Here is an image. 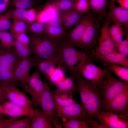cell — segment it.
Segmentation results:
<instances>
[{
  "mask_svg": "<svg viewBox=\"0 0 128 128\" xmlns=\"http://www.w3.org/2000/svg\"><path fill=\"white\" fill-rule=\"evenodd\" d=\"M70 75L74 80L76 91L79 94L80 103L86 113L90 117L98 122L97 113L101 111L103 106V98L100 90L96 85L82 78L78 72Z\"/></svg>",
  "mask_w": 128,
  "mask_h": 128,
  "instance_id": "6da1fadb",
  "label": "cell"
},
{
  "mask_svg": "<svg viewBox=\"0 0 128 128\" xmlns=\"http://www.w3.org/2000/svg\"><path fill=\"white\" fill-rule=\"evenodd\" d=\"M55 59L58 65L70 74L77 72L88 60H93L90 54L80 51L75 47L62 41L58 43V50Z\"/></svg>",
  "mask_w": 128,
  "mask_h": 128,
  "instance_id": "7a4b0ae2",
  "label": "cell"
},
{
  "mask_svg": "<svg viewBox=\"0 0 128 128\" xmlns=\"http://www.w3.org/2000/svg\"><path fill=\"white\" fill-rule=\"evenodd\" d=\"M30 38L29 46L34 55V58L47 60L55 59L58 43L43 35H33Z\"/></svg>",
  "mask_w": 128,
  "mask_h": 128,
  "instance_id": "3957f363",
  "label": "cell"
},
{
  "mask_svg": "<svg viewBox=\"0 0 128 128\" xmlns=\"http://www.w3.org/2000/svg\"><path fill=\"white\" fill-rule=\"evenodd\" d=\"M107 69V73L98 87L103 98L102 110L115 96L128 88V82L121 81L116 78L112 74V72Z\"/></svg>",
  "mask_w": 128,
  "mask_h": 128,
  "instance_id": "277c9868",
  "label": "cell"
},
{
  "mask_svg": "<svg viewBox=\"0 0 128 128\" xmlns=\"http://www.w3.org/2000/svg\"><path fill=\"white\" fill-rule=\"evenodd\" d=\"M57 117L63 119H79L87 122L92 128H100V124L96 120L90 117L82 106L76 101L69 106L62 107L56 103Z\"/></svg>",
  "mask_w": 128,
  "mask_h": 128,
  "instance_id": "5b68a950",
  "label": "cell"
},
{
  "mask_svg": "<svg viewBox=\"0 0 128 128\" xmlns=\"http://www.w3.org/2000/svg\"><path fill=\"white\" fill-rule=\"evenodd\" d=\"M44 88L40 103L42 113L50 120L55 128H62L57 117L56 103L49 85L46 80L44 81Z\"/></svg>",
  "mask_w": 128,
  "mask_h": 128,
  "instance_id": "8992f818",
  "label": "cell"
},
{
  "mask_svg": "<svg viewBox=\"0 0 128 128\" xmlns=\"http://www.w3.org/2000/svg\"><path fill=\"white\" fill-rule=\"evenodd\" d=\"M110 22L108 19L101 29L98 45L90 54L93 60L96 58L107 55L116 50L114 44L109 32Z\"/></svg>",
  "mask_w": 128,
  "mask_h": 128,
  "instance_id": "52a82bcc",
  "label": "cell"
},
{
  "mask_svg": "<svg viewBox=\"0 0 128 128\" xmlns=\"http://www.w3.org/2000/svg\"><path fill=\"white\" fill-rule=\"evenodd\" d=\"M92 59L85 62L77 71L84 78L90 81L97 87L101 84L108 69H103L93 63Z\"/></svg>",
  "mask_w": 128,
  "mask_h": 128,
  "instance_id": "ba28073f",
  "label": "cell"
},
{
  "mask_svg": "<svg viewBox=\"0 0 128 128\" xmlns=\"http://www.w3.org/2000/svg\"><path fill=\"white\" fill-rule=\"evenodd\" d=\"M98 28L97 24L90 17L78 47L88 54L95 48L96 49L98 36Z\"/></svg>",
  "mask_w": 128,
  "mask_h": 128,
  "instance_id": "9c48e42d",
  "label": "cell"
},
{
  "mask_svg": "<svg viewBox=\"0 0 128 128\" xmlns=\"http://www.w3.org/2000/svg\"><path fill=\"white\" fill-rule=\"evenodd\" d=\"M27 84L28 90V93L31 96L33 106L35 107L40 106V98L44 90V84L40 72L38 70L29 75Z\"/></svg>",
  "mask_w": 128,
  "mask_h": 128,
  "instance_id": "30bf717a",
  "label": "cell"
},
{
  "mask_svg": "<svg viewBox=\"0 0 128 128\" xmlns=\"http://www.w3.org/2000/svg\"><path fill=\"white\" fill-rule=\"evenodd\" d=\"M96 117L103 128H128V117L103 111L98 112Z\"/></svg>",
  "mask_w": 128,
  "mask_h": 128,
  "instance_id": "8fae6325",
  "label": "cell"
},
{
  "mask_svg": "<svg viewBox=\"0 0 128 128\" xmlns=\"http://www.w3.org/2000/svg\"><path fill=\"white\" fill-rule=\"evenodd\" d=\"M103 111L128 117V88L115 96Z\"/></svg>",
  "mask_w": 128,
  "mask_h": 128,
  "instance_id": "7c38bea8",
  "label": "cell"
},
{
  "mask_svg": "<svg viewBox=\"0 0 128 128\" xmlns=\"http://www.w3.org/2000/svg\"><path fill=\"white\" fill-rule=\"evenodd\" d=\"M33 58L29 56L21 60L15 65L14 74L16 81L22 85L25 91L28 93L27 81L31 67L33 66Z\"/></svg>",
  "mask_w": 128,
  "mask_h": 128,
  "instance_id": "4fadbf2b",
  "label": "cell"
},
{
  "mask_svg": "<svg viewBox=\"0 0 128 128\" xmlns=\"http://www.w3.org/2000/svg\"><path fill=\"white\" fill-rule=\"evenodd\" d=\"M1 88L4 97L9 101L19 106L33 108L31 101L24 92L18 89L16 86Z\"/></svg>",
  "mask_w": 128,
  "mask_h": 128,
  "instance_id": "5bb4252c",
  "label": "cell"
},
{
  "mask_svg": "<svg viewBox=\"0 0 128 128\" xmlns=\"http://www.w3.org/2000/svg\"><path fill=\"white\" fill-rule=\"evenodd\" d=\"M1 105L5 115L12 117L17 118L23 116L32 117L36 114L39 110L19 106L6 101L2 103Z\"/></svg>",
  "mask_w": 128,
  "mask_h": 128,
  "instance_id": "9a60e30c",
  "label": "cell"
},
{
  "mask_svg": "<svg viewBox=\"0 0 128 128\" xmlns=\"http://www.w3.org/2000/svg\"><path fill=\"white\" fill-rule=\"evenodd\" d=\"M90 17L87 16L82 18L77 25L69 33L66 34L62 41L75 47H78Z\"/></svg>",
  "mask_w": 128,
  "mask_h": 128,
  "instance_id": "2e32d148",
  "label": "cell"
},
{
  "mask_svg": "<svg viewBox=\"0 0 128 128\" xmlns=\"http://www.w3.org/2000/svg\"><path fill=\"white\" fill-rule=\"evenodd\" d=\"M15 65L8 63L0 64V87L1 88L15 86L18 83L14 74Z\"/></svg>",
  "mask_w": 128,
  "mask_h": 128,
  "instance_id": "e0dca14e",
  "label": "cell"
},
{
  "mask_svg": "<svg viewBox=\"0 0 128 128\" xmlns=\"http://www.w3.org/2000/svg\"><path fill=\"white\" fill-rule=\"evenodd\" d=\"M109 19L114 24L127 26L128 23V10L110 3L108 7Z\"/></svg>",
  "mask_w": 128,
  "mask_h": 128,
  "instance_id": "ac0fdd59",
  "label": "cell"
},
{
  "mask_svg": "<svg viewBox=\"0 0 128 128\" xmlns=\"http://www.w3.org/2000/svg\"><path fill=\"white\" fill-rule=\"evenodd\" d=\"M33 66L35 67L45 78L48 79L49 77L58 66L56 59L52 60L36 59L33 58Z\"/></svg>",
  "mask_w": 128,
  "mask_h": 128,
  "instance_id": "d6986e66",
  "label": "cell"
},
{
  "mask_svg": "<svg viewBox=\"0 0 128 128\" xmlns=\"http://www.w3.org/2000/svg\"><path fill=\"white\" fill-rule=\"evenodd\" d=\"M32 117L27 116L19 119L12 117L2 119L0 121V128H30Z\"/></svg>",
  "mask_w": 128,
  "mask_h": 128,
  "instance_id": "ffe728a7",
  "label": "cell"
},
{
  "mask_svg": "<svg viewBox=\"0 0 128 128\" xmlns=\"http://www.w3.org/2000/svg\"><path fill=\"white\" fill-rule=\"evenodd\" d=\"M128 55L119 52L116 50L107 55L95 58L102 62L112 63L128 68Z\"/></svg>",
  "mask_w": 128,
  "mask_h": 128,
  "instance_id": "44dd1931",
  "label": "cell"
},
{
  "mask_svg": "<svg viewBox=\"0 0 128 128\" xmlns=\"http://www.w3.org/2000/svg\"><path fill=\"white\" fill-rule=\"evenodd\" d=\"M62 25L65 29L70 28L80 20L82 14L75 10H70L60 12Z\"/></svg>",
  "mask_w": 128,
  "mask_h": 128,
  "instance_id": "7402d4cb",
  "label": "cell"
},
{
  "mask_svg": "<svg viewBox=\"0 0 128 128\" xmlns=\"http://www.w3.org/2000/svg\"><path fill=\"white\" fill-rule=\"evenodd\" d=\"M47 18V24L54 26H62L60 16V11L50 2L47 3L43 9Z\"/></svg>",
  "mask_w": 128,
  "mask_h": 128,
  "instance_id": "603a6c76",
  "label": "cell"
},
{
  "mask_svg": "<svg viewBox=\"0 0 128 128\" xmlns=\"http://www.w3.org/2000/svg\"><path fill=\"white\" fill-rule=\"evenodd\" d=\"M66 34L62 26H46L44 35L50 39L58 43L63 39Z\"/></svg>",
  "mask_w": 128,
  "mask_h": 128,
  "instance_id": "cb8c5ba5",
  "label": "cell"
},
{
  "mask_svg": "<svg viewBox=\"0 0 128 128\" xmlns=\"http://www.w3.org/2000/svg\"><path fill=\"white\" fill-rule=\"evenodd\" d=\"M53 124L49 119L42 112L41 110L32 117L30 128H52Z\"/></svg>",
  "mask_w": 128,
  "mask_h": 128,
  "instance_id": "d4e9b609",
  "label": "cell"
},
{
  "mask_svg": "<svg viewBox=\"0 0 128 128\" xmlns=\"http://www.w3.org/2000/svg\"><path fill=\"white\" fill-rule=\"evenodd\" d=\"M21 60L14 49L5 50L0 47V64L8 63L15 66Z\"/></svg>",
  "mask_w": 128,
  "mask_h": 128,
  "instance_id": "484cf974",
  "label": "cell"
},
{
  "mask_svg": "<svg viewBox=\"0 0 128 128\" xmlns=\"http://www.w3.org/2000/svg\"><path fill=\"white\" fill-rule=\"evenodd\" d=\"M55 91L73 92L76 91L74 80L70 75L68 77H64L55 84Z\"/></svg>",
  "mask_w": 128,
  "mask_h": 128,
  "instance_id": "4316f807",
  "label": "cell"
},
{
  "mask_svg": "<svg viewBox=\"0 0 128 128\" xmlns=\"http://www.w3.org/2000/svg\"><path fill=\"white\" fill-rule=\"evenodd\" d=\"M73 93L55 91L52 93L56 104L61 106L65 107L71 105L76 101L73 99Z\"/></svg>",
  "mask_w": 128,
  "mask_h": 128,
  "instance_id": "83f0119b",
  "label": "cell"
},
{
  "mask_svg": "<svg viewBox=\"0 0 128 128\" xmlns=\"http://www.w3.org/2000/svg\"><path fill=\"white\" fill-rule=\"evenodd\" d=\"M103 64L111 72L124 81L128 82V68L107 62H103Z\"/></svg>",
  "mask_w": 128,
  "mask_h": 128,
  "instance_id": "f1b7e54d",
  "label": "cell"
},
{
  "mask_svg": "<svg viewBox=\"0 0 128 128\" xmlns=\"http://www.w3.org/2000/svg\"><path fill=\"white\" fill-rule=\"evenodd\" d=\"M65 128H92L85 121L79 119H71L60 123Z\"/></svg>",
  "mask_w": 128,
  "mask_h": 128,
  "instance_id": "f546056e",
  "label": "cell"
},
{
  "mask_svg": "<svg viewBox=\"0 0 128 128\" xmlns=\"http://www.w3.org/2000/svg\"><path fill=\"white\" fill-rule=\"evenodd\" d=\"M0 47L8 50L14 46L15 40L12 34L7 31H0Z\"/></svg>",
  "mask_w": 128,
  "mask_h": 128,
  "instance_id": "4dcf8cb0",
  "label": "cell"
},
{
  "mask_svg": "<svg viewBox=\"0 0 128 128\" xmlns=\"http://www.w3.org/2000/svg\"><path fill=\"white\" fill-rule=\"evenodd\" d=\"M91 9L94 12L102 15L106 12V0H88Z\"/></svg>",
  "mask_w": 128,
  "mask_h": 128,
  "instance_id": "1f68e13d",
  "label": "cell"
},
{
  "mask_svg": "<svg viewBox=\"0 0 128 128\" xmlns=\"http://www.w3.org/2000/svg\"><path fill=\"white\" fill-rule=\"evenodd\" d=\"M14 46L17 55L22 59L28 57L32 54V50L28 45H25L17 41H15Z\"/></svg>",
  "mask_w": 128,
  "mask_h": 128,
  "instance_id": "d6a6232c",
  "label": "cell"
},
{
  "mask_svg": "<svg viewBox=\"0 0 128 128\" xmlns=\"http://www.w3.org/2000/svg\"><path fill=\"white\" fill-rule=\"evenodd\" d=\"M60 11L74 10V2L69 0H51L49 2Z\"/></svg>",
  "mask_w": 128,
  "mask_h": 128,
  "instance_id": "836d02e7",
  "label": "cell"
},
{
  "mask_svg": "<svg viewBox=\"0 0 128 128\" xmlns=\"http://www.w3.org/2000/svg\"><path fill=\"white\" fill-rule=\"evenodd\" d=\"M12 10L11 8L6 13L0 14V31H7L10 28L12 25L10 19Z\"/></svg>",
  "mask_w": 128,
  "mask_h": 128,
  "instance_id": "e575fe53",
  "label": "cell"
},
{
  "mask_svg": "<svg viewBox=\"0 0 128 128\" xmlns=\"http://www.w3.org/2000/svg\"><path fill=\"white\" fill-rule=\"evenodd\" d=\"M64 71L58 65L50 75L47 80L55 84L65 77Z\"/></svg>",
  "mask_w": 128,
  "mask_h": 128,
  "instance_id": "d590c367",
  "label": "cell"
},
{
  "mask_svg": "<svg viewBox=\"0 0 128 128\" xmlns=\"http://www.w3.org/2000/svg\"><path fill=\"white\" fill-rule=\"evenodd\" d=\"M27 17V10L23 8H16L13 9L11 18L13 20L21 21L26 23Z\"/></svg>",
  "mask_w": 128,
  "mask_h": 128,
  "instance_id": "8d00e7d4",
  "label": "cell"
},
{
  "mask_svg": "<svg viewBox=\"0 0 128 128\" xmlns=\"http://www.w3.org/2000/svg\"><path fill=\"white\" fill-rule=\"evenodd\" d=\"M13 22L10 29V32L27 34V27L24 22L16 20H13Z\"/></svg>",
  "mask_w": 128,
  "mask_h": 128,
  "instance_id": "74e56055",
  "label": "cell"
},
{
  "mask_svg": "<svg viewBox=\"0 0 128 128\" xmlns=\"http://www.w3.org/2000/svg\"><path fill=\"white\" fill-rule=\"evenodd\" d=\"M29 24L28 28L33 35L41 36L44 34L46 26L44 24L34 22Z\"/></svg>",
  "mask_w": 128,
  "mask_h": 128,
  "instance_id": "f35d334b",
  "label": "cell"
},
{
  "mask_svg": "<svg viewBox=\"0 0 128 128\" xmlns=\"http://www.w3.org/2000/svg\"><path fill=\"white\" fill-rule=\"evenodd\" d=\"M91 9L88 0H76L74 2V10L80 13H86Z\"/></svg>",
  "mask_w": 128,
  "mask_h": 128,
  "instance_id": "ab89813d",
  "label": "cell"
},
{
  "mask_svg": "<svg viewBox=\"0 0 128 128\" xmlns=\"http://www.w3.org/2000/svg\"><path fill=\"white\" fill-rule=\"evenodd\" d=\"M12 5L16 8H30L33 4L32 0H11Z\"/></svg>",
  "mask_w": 128,
  "mask_h": 128,
  "instance_id": "60d3db41",
  "label": "cell"
},
{
  "mask_svg": "<svg viewBox=\"0 0 128 128\" xmlns=\"http://www.w3.org/2000/svg\"><path fill=\"white\" fill-rule=\"evenodd\" d=\"M15 41H18L25 45H28L30 42V38L26 34L21 33L10 32Z\"/></svg>",
  "mask_w": 128,
  "mask_h": 128,
  "instance_id": "b9f144b4",
  "label": "cell"
},
{
  "mask_svg": "<svg viewBox=\"0 0 128 128\" xmlns=\"http://www.w3.org/2000/svg\"><path fill=\"white\" fill-rule=\"evenodd\" d=\"M115 48L119 52L128 55V37L115 45Z\"/></svg>",
  "mask_w": 128,
  "mask_h": 128,
  "instance_id": "7bdbcfd3",
  "label": "cell"
},
{
  "mask_svg": "<svg viewBox=\"0 0 128 128\" xmlns=\"http://www.w3.org/2000/svg\"><path fill=\"white\" fill-rule=\"evenodd\" d=\"M37 13L36 10L33 8L27 10V17L26 23L30 24L36 21Z\"/></svg>",
  "mask_w": 128,
  "mask_h": 128,
  "instance_id": "ee69618b",
  "label": "cell"
},
{
  "mask_svg": "<svg viewBox=\"0 0 128 128\" xmlns=\"http://www.w3.org/2000/svg\"><path fill=\"white\" fill-rule=\"evenodd\" d=\"M109 30L110 35L112 38L123 29L121 25L114 24L109 27Z\"/></svg>",
  "mask_w": 128,
  "mask_h": 128,
  "instance_id": "f6af8a7d",
  "label": "cell"
},
{
  "mask_svg": "<svg viewBox=\"0 0 128 128\" xmlns=\"http://www.w3.org/2000/svg\"><path fill=\"white\" fill-rule=\"evenodd\" d=\"M124 35V33L122 30L116 35L112 38L115 46L123 40Z\"/></svg>",
  "mask_w": 128,
  "mask_h": 128,
  "instance_id": "bcb514c9",
  "label": "cell"
},
{
  "mask_svg": "<svg viewBox=\"0 0 128 128\" xmlns=\"http://www.w3.org/2000/svg\"><path fill=\"white\" fill-rule=\"evenodd\" d=\"M10 0H0V14H2L8 7Z\"/></svg>",
  "mask_w": 128,
  "mask_h": 128,
  "instance_id": "7dc6e473",
  "label": "cell"
},
{
  "mask_svg": "<svg viewBox=\"0 0 128 128\" xmlns=\"http://www.w3.org/2000/svg\"><path fill=\"white\" fill-rule=\"evenodd\" d=\"M117 2L120 7L128 10V0H117Z\"/></svg>",
  "mask_w": 128,
  "mask_h": 128,
  "instance_id": "c3c4849f",
  "label": "cell"
},
{
  "mask_svg": "<svg viewBox=\"0 0 128 128\" xmlns=\"http://www.w3.org/2000/svg\"><path fill=\"white\" fill-rule=\"evenodd\" d=\"M6 99L3 95L2 90L0 87V102L3 103L6 101Z\"/></svg>",
  "mask_w": 128,
  "mask_h": 128,
  "instance_id": "681fc988",
  "label": "cell"
},
{
  "mask_svg": "<svg viewBox=\"0 0 128 128\" xmlns=\"http://www.w3.org/2000/svg\"><path fill=\"white\" fill-rule=\"evenodd\" d=\"M0 114L5 115L4 110L1 105H0Z\"/></svg>",
  "mask_w": 128,
  "mask_h": 128,
  "instance_id": "f907efd6",
  "label": "cell"
},
{
  "mask_svg": "<svg viewBox=\"0 0 128 128\" xmlns=\"http://www.w3.org/2000/svg\"><path fill=\"white\" fill-rule=\"evenodd\" d=\"M110 3L112 4H115L114 3L115 1V0H111Z\"/></svg>",
  "mask_w": 128,
  "mask_h": 128,
  "instance_id": "816d5d0a",
  "label": "cell"
},
{
  "mask_svg": "<svg viewBox=\"0 0 128 128\" xmlns=\"http://www.w3.org/2000/svg\"><path fill=\"white\" fill-rule=\"evenodd\" d=\"M2 114H0V121H1V120L3 119L2 117V116H1V115Z\"/></svg>",
  "mask_w": 128,
  "mask_h": 128,
  "instance_id": "f5cc1de1",
  "label": "cell"
},
{
  "mask_svg": "<svg viewBox=\"0 0 128 128\" xmlns=\"http://www.w3.org/2000/svg\"><path fill=\"white\" fill-rule=\"evenodd\" d=\"M69 0L75 2L76 0Z\"/></svg>",
  "mask_w": 128,
  "mask_h": 128,
  "instance_id": "db71d44e",
  "label": "cell"
}]
</instances>
